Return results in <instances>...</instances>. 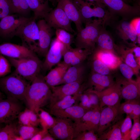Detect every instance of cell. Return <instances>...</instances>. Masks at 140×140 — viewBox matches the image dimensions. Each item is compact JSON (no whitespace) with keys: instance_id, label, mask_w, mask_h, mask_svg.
<instances>
[{"instance_id":"6da1fadb","label":"cell","mask_w":140,"mask_h":140,"mask_svg":"<svg viewBox=\"0 0 140 140\" xmlns=\"http://www.w3.org/2000/svg\"><path fill=\"white\" fill-rule=\"evenodd\" d=\"M29 84L25 97L28 108L37 114L39 109L49 103L52 92L44 77L40 75Z\"/></svg>"},{"instance_id":"7a4b0ae2","label":"cell","mask_w":140,"mask_h":140,"mask_svg":"<svg viewBox=\"0 0 140 140\" xmlns=\"http://www.w3.org/2000/svg\"><path fill=\"white\" fill-rule=\"evenodd\" d=\"M84 28L77 32L75 40L76 47L86 50L91 53L95 48L101 29L104 25L102 19L91 20L85 23Z\"/></svg>"},{"instance_id":"3957f363","label":"cell","mask_w":140,"mask_h":140,"mask_svg":"<svg viewBox=\"0 0 140 140\" xmlns=\"http://www.w3.org/2000/svg\"><path fill=\"white\" fill-rule=\"evenodd\" d=\"M29 84L25 79L15 73L0 78V90L7 98L24 100Z\"/></svg>"},{"instance_id":"277c9868","label":"cell","mask_w":140,"mask_h":140,"mask_svg":"<svg viewBox=\"0 0 140 140\" xmlns=\"http://www.w3.org/2000/svg\"><path fill=\"white\" fill-rule=\"evenodd\" d=\"M8 60L15 68V73L31 82L39 75L42 69L43 63L37 55L20 59L8 58Z\"/></svg>"},{"instance_id":"5b68a950","label":"cell","mask_w":140,"mask_h":140,"mask_svg":"<svg viewBox=\"0 0 140 140\" xmlns=\"http://www.w3.org/2000/svg\"><path fill=\"white\" fill-rule=\"evenodd\" d=\"M102 3L107 6L110 15L121 17L123 20H127L138 16L140 15L139 5H131L123 0H101Z\"/></svg>"},{"instance_id":"8992f818","label":"cell","mask_w":140,"mask_h":140,"mask_svg":"<svg viewBox=\"0 0 140 140\" xmlns=\"http://www.w3.org/2000/svg\"><path fill=\"white\" fill-rule=\"evenodd\" d=\"M73 0L80 13L83 22L85 23L93 17L101 19L104 24L110 20L112 16L104 8L95 5L92 8L91 6L92 4L83 0Z\"/></svg>"},{"instance_id":"52a82bcc","label":"cell","mask_w":140,"mask_h":140,"mask_svg":"<svg viewBox=\"0 0 140 140\" xmlns=\"http://www.w3.org/2000/svg\"><path fill=\"white\" fill-rule=\"evenodd\" d=\"M54 125L48 130L56 139L73 140L75 138V124L72 119L56 117Z\"/></svg>"},{"instance_id":"ba28073f","label":"cell","mask_w":140,"mask_h":140,"mask_svg":"<svg viewBox=\"0 0 140 140\" xmlns=\"http://www.w3.org/2000/svg\"><path fill=\"white\" fill-rule=\"evenodd\" d=\"M37 24L39 29V38L38 42L32 50L45 57L50 46L53 31L44 19L39 20Z\"/></svg>"},{"instance_id":"9c48e42d","label":"cell","mask_w":140,"mask_h":140,"mask_svg":"<svg viewBox=\"0 0 140 140\" xmlns=\"http://www.w3.org/2000/svg\"><path fill=\"white\" fill-rule=\"evenodd\" d=\"M15 36L20 37L24 43L31 49L36 45V41L39 38V29L33 17L20 26Z\"/></svg>"},{"instance_id":"30bf717a","label":"cell","mask_w":140,"mask_h":140,"mask_svg":"<svg viewBox=\"0 0 140 140\" xmlns=\"http://www.w3.org/2000/svg\"><path fill=\"white\" fill-rule=\"evenodd\" d=\"M50 11L44 19L51 28L61 29L71 33H75L69 19L59 4Z\"/></svg>"},{"instance_id":"8fae6325","label":"cell","mask_w":140,"mask_h":140,"mask_svg":"<svg viewBox=\"0 0 140 140\" xmlns=\"http://www.w3.org/2000/svg\"><path fill=\"white\" fill-rule=\"evenodd\" d=\"M19 101L10 98L0 100V124H7L17 118L23 109Z\"/></svg>"},{"instance_id":"7c38bea8","label":"cell","mask_w":140,"mask_h":140,"mask_svg":"<svg viewBox=\"0 0 140 140\" xmlns=\"http://www.w3.org/2000/svg\"><path fill=\"white\" fill-rule=\"evenodd\" d=\"M83 81H79L63 84L58 86L50 87L52 93L49 102V107L65 96L80 93L84 89Z\"/></svg>"},{"instance_id":"4fadbf2b","label":"cell","mask_w":140,"mask_h":140,"mask_svg":"<svg viewBox=\"0 0 140 140\" xmlns=\"http://www.w3.org/2000/svg\"><path fill=\"white\" fill-rule=\"evenodd\" d=\"M98 96L100 108L105 106H113L120 102L121 85L117 80L112 86L100 92L89 88Z\"/></svg>"},{"instance_id":"5bb4252c","label":"cell","mask_w":140,"mask_h":140,"mask_svg":"<svg viewBox=\"0 0 140 140\" xmlns=\"http://www.w3.org/2000/svg\"><path fill=\"white\" fill-rule=\"evenodd\" d=\"M66 50L64 45L56 37L52 40L49 50L43 63L42 69L45 71L51 69L58 64Z\"/></svg>"},{"instance_id":"9a60e30c","label":"cell","mask_w":140,"mask_h":140,"mask_svg":"<svg viewBox=\"0 0 140 140\" xmlns=\"http://www.w3.org/2000/svg\"><path fill=\"white\" fill-rule=\"evenodd\" d=\"M31 18L22 16L17 18L12 15L1 19L0 20V37L8 38L15 36L20 26Z\"/></svg>"},{"instance_id":"2e32d148","label":"cell","mask_w":140,"mask_h":140,"mask_svg":"<svg viewBox=\"0 0 140 140\" xmlns=\"http://www.w3.org/2000/svg\"><path fill=\"white\" fill-rule=\"evenodd\" d=\"M0 54L14 59L31 57L36 55L34 52L25 45L10 43L0 45Z\"/></svg>"},{"instance_id":"e0dca14e","label":"cell","mask_w":140,"mask_h":140,"mask_svg":"<svg viewBox=\"0 0 140 140\" xmlns=\"http://www.w3.org/2000/svg\"><path fill=\"white\" fill-rule=\"evenodd\" d=\"M120 102L113 106H105L101 108L99 125L97 132L98 136L107 129L118 117Z\"/></svg>"},{"instance_id":"ac0fdd59","label":"cell","mask_w":140,"mask_h":140,"mask_svg":"<svg viewBox=\"0 0 140 140\" xmlns=\"http://www.w3.org/2000/svg\"><path fill=\"white\" fill-rule=\"evenodd\" d=\"M121 85V96L126 100L138 99L140 95V78L136 81L132 79L117 80Z\"/></svg>"},{"instance_id":"d6986e66","label":"cell","mask_w":140,"mask_h":140,"mask_svg":"<svg viewBox=\"0 0 140 140\" xmlns=\"http://www.w3.org/2000/svg\"><path fill=\"white\" fill-rule=\"evenodd\" d=\"M67 16L75 24L77 32L83 29V20L80 13L73 0H58Z\"/></svg>"},{"instance_id":"ffe728a7","label":"cell","mask_w":140,"mask_h":140,"mask_svg":"<svg viewBox=\"0 0 140 140\" xmlns=\"http://www.w3.org/2000/svg\"><path fill=\"white\" fill-rule=\"evenodd\" d=\"M70 66L63 62L58 64L57 66L44 77L47 84L49 87L60 85L65 73Z\"/></svg>"},{"instance_id":"44dd1931","label":"cell","mask_w":140,"mask_h":140,"mask_svg":"<svg viewBox=\"0 0 140 140\" xmlns=\"http://www.w3.org/2000/svg\"><path fill=\"white\" fill-rule=\"evenodd\" d=\"M86 70L85 66L80 64L70 66L65 73L60 85L79 81H83Z\"/></svg>"},{"instance_id":"7402d4cb","label":"cell","mask_w":140,"mask_h":140,"mask_svg":"<svg viewBox=\"0 0 140 140\" xmlns=\"http://www.w3.org/2000/svg\"><path fill=\"white\" fill-rule=\"evenodd\" d=\"M110 75H102L93 72L90 76L89 83L93 86L94 90L100 92L113 85L115 83Z\"/></svg>"},{"instance_id":"603a6c76","label":"cell","mask_w":140,"mask_h":140,"mask_svg":"<svg viewBox=\"0 0 140 140\" xmlns=\"http://www.w3.org/2000/svg\"><path fill=\"white\" fill-rule=\"evenodd\" d=\"M87 111L79 104H76L64 109L54 112L51 114L56 117L71 119L76 124Z\"/></svg>"},{"instance_id":"cb8c5ba5","label":"cell","mask_w":140,"mask_h":140,"mask_svg":"<svg viewBox=\"0 0 140 140\" xmlns=\"http://www.w3.org/2000/svg\"><path fill=\"white\" fill-rule=\"evenodd\" d=\"M31 10L34 13L33 19L44 18L52 9L47 0H26Z\"/></svg>"},{"instance_id":"d4e9b609","label":"cell","mask_w":140,"mask_h":140,"mask_svg":"<svg viewBox=\"0 0 140 140\" xmlns=\"http://www.w3.org/2000/svg\"><path fill=\"white\" fill-rule=\"evenodd\" d=\"M93 57L100 60L111 70L116 69L122 62L121 57L117 54L98 48L95 52Z\"/></svg>"},{"instance_id":"484cf974","label":"cell","mask_w":140,"mask_h":140,"mask_svg":"<svg viewBox=\"0 0 140 140\" xmlns=\"http://www.w3.org/2000/svg\"><path fill=\"white\" fill-rule=\"evenodd\" d=\"M119 115L110 126L99 136V140H123L121 127L123 120Z\"/></svg>"},{"instance_id":"4316f807","label":"cell","mask_w":140,"mask_h":140,"mask_svg":"<svg viewBox=\"0 0 140 140\" xmlns=\"http://www.w3.org/2000/svg\"><path fill=\"white\" fill-rule=\"evenodd\" d=\"M116 29L118 35L124 41L130 40L134 45L137 43V36L130 22L122 20L117 25Z\"/></svg>"},{"instance_id":"83f0119b","label":"cell","mask_w":140,"mask_h":140,"mask_svg":"<svg viewBox=\"0 0 140 140\" xmlns=\"http://www.w3.org/2000/svg\"><path fill=\"white\" fill-rule=\"evenodd\" d=\"M104 25L102 27L96 41L98 49L117 54L115 48V44L111 36L104 27Z\"/></svg>"},{"instance_id":"f1b7e54d","label":"cell","mask_w":140,"mask_h":140,"mask_svg":"<svg viewBox=\"0 0 140 140\" xmlns=\"http://www.w3.org/2000/svg\"><path fill=\"white\" fill-rule=\"evenodd\" d=\"M115 51L120 54L122 61L132 68L135 74L137 75L139 73L140 66L136 62L131 48H125L122 46H119L115 44Z\"/></svg>"},{"instance_id":"f546056e","label":"cell","mask_w":140,"mask_h":140,"mask_svg":"<svg viewBox=\"0 0 140 140\" xmlns=\"http://www.w3.org/2000/svg\"><path fill=\"white\" fill-rule=\"evenodd\" d=\"M79 106L88 111L100 107L99 99L94 93L89 89L83 93H80L79 98Z\"/></svg>"},{"instance_id":"4dcf8cb0","label":"cell","mask_w":140,"mask_h":140,"mask_svg":"<svg viewBox=\"0 0 140 140\" xmlns=\"http://www.w3.org/2000/svg\"><path fill=\"white\" fill-rule=\"evenodd\" d=\"M118 114L122 115L126 114L130 115L131 118L133 116L140 117V105L138 99L127 100L120 104L118 110Z\"/></svg>"},{"instance_id":"1f68e13d","label":"cell","mask_w":140,"mask_h":140,"mask_svg":"<svg viewBox=\"0 0 140 140\" xmlns=\"http://www.w3.org/2000/svg\"><path fill=\"white\" fill-rule=\"evenodd\" d=\"M17 118L20 124L37 127L40 124L38 114L28 108L21 111Z\"/></svg>"},{"instance_id":"d6a6232c","label":"cell","mask_w":140,"mask_h":140,"mask_svg":"<svg viewBox=\"0 0 140 140\" xmlns=\"http://www.w3.org/2000/svg\"><path fill=\"white\" fill-rule=\"evenodd\" d=\"M79 93L73 95L66 96L61 100L56 102L49 107L51 114L57 111L66 109L74 104L79 102Z\"/></svg>"},{"instance_id":"836d02e7","label":"cell","mask_w":140,"mask_h":140,"mask_svg":"<svg viewBox=\"0 0 140 140\" xmlns=\"http://www.w3.org/2000/svg\"><path fill=\"white\" fill-rule=\"evenodd\" d=\"M17 127L16 124L11 122L2 127L0 131V140H14L18 135Z\"/></svg>"},{"instance_id":"e575fe53","label":"cell","mask_w":140,"mask_h":140,"mask_svg":"<svg viewBox=\"0 0 140 140\" xmlns=\"http://www.w3.org/2000/svg\"><path fill=\"white\" fill-rule=\"evenodd\" d=\"M40 130L36 127L20 124L17 127V134L23 140H30Z\"/></svg>"},{"instance_id":"d590c367","label":"cell","mask_w":140,"mask_h":140,"mask_svg":"<svg viewBox=\"0 0 140 140\" xmlns=\"http://www.w3.org/2000/svg\"><path fill=\"white\" fill-rule=\"evenodd\" d=\"M95 108L87 111L81 118L79 122L75 124V138L79 133L86 131Z\"/></svg>"},{"instance_id":"8d00e7d4","label":"cell","mask_w":140,"mask_h":140,"mask_svg":"<svg viewBox=\"0 0 140 140\" xmlns=\"http://www.w3.org/2000/svg\"><path fill=\"white\" fill-rule=\"evenodd\" d=\"M56 38L64 46L66 51L72 48L71 45L73 40V36L69 32L61 29H56Z\"/></svg>"},{"instance_id":"74e56055","label":"cell","mask_w":140,"mask_h":140,"mask_svg":"<svg viewBox=\"0 0 140 140\" xmlns=\"http://www.w3.org/2000/svg\"><path fill=\"white\" fill-rule=\"evenodd\" d=\"M38 115L39 123L43 129L48 130L55 123V118L53 117L49 113L41 108L39 109Z\"/></svg>"},{"instance_id":"f35d334b","label":"cell","mask_w":140,"mask_h":140,"mask_svg":"<svg viewBox=\"0 0 140 140\" xmlns=\"http://www.w3.org/2000/svg\"><path fill=\"white\" fill-rule=\"evenodd\" d=\"M93 60L92 66L93 72L102 75H110L112 70L99 59L93 57Z\"/></svg>"},{"instance_id":"ab89813d","label":"cell","mask_w":140,"mask_h":140,"mask_svg":"<svg viewBox=\"0 0 140 140\" xmlns=\"http://www.w3.org/2000/svg\"><path fill=\"white\" fill-rule=\"evenodd\" d=\"M131 118L130 115L127 114L122 123L121 131L123 140H130V131L132 126Z\"/></svg>"},{"instance_id":"60d3db41","label":"cell","mask_w":140,"mask_h":140,"mask_svg":"<svg viewBox=\"0 0 140 140\" xmlns=\"http://www.w3.org/2000/svg\"><path fill=\"white\" fill-rule=\"evenodd\" d=\"M15 13L11 0H0V19Z\"/></svg>"},{"instance_id":"b9f144b4","label":"cell","mask_w":140,"mask_h":140,"mask_svg":"<svg viewBox=\"0 0 140 140\" xmlns=\"http://www.w3.org/2000/svg\"><path fill=\"white\" fill-rule=\"evenodd\" d=\"M84 49L76 47L67 50L64 53L63 56L64 61L65 64L70 66L71 62L75 58L83 51Z\"/></svg>"},{"instance_id":"7bdbcfd3","label":"cell","mask_w":140,"mask_h":140,"mask_svg":"<svg viewBox=\"0 0 140 140\" xmlns=\"http://www.w3.org/2000/svg\"><path fill=\"white\" fill-rule=\"evenodd\" d=\"M100 113L101 108L100 107L95 108L86 131L92 130L95 132H97L99 125Z\"/></svg>"},{"instance_id":"ee69618b","label":"cell","mask_w":140,"mask_h":140,"mask_svg":"<svg viewBox=\"0 0 140 140\" xmlns=\"http://www.w3.org/2000/svg\"><path fill=\"white\" fill-rule=\"evenodd\" d=\"M11 64L4 56L0 54V78L5 76L11 72Z\"/></svg>"},{"instance_id":"f6af8a7d","label":"cell","mask_w":140,"mask_h":140,"mask_svg":"<svg viewBox=\"0 0 140 140\" xmlns=\"http://www.w3.org/2000/svg\"><path fill=\"white\" fill-rule=\"evenodd\" d=\"M134 124L130 133V140H136L140 135V122L139 117L133 116L132 117Z\"/></svg>"},{"instance_id":"bcb514c9","label":"cell","mask_w":140,"mask_h":140,"mask_svg":"<svg viewBox=\"0 0 140 140\" xmlns=\"http://www.w3.org/2000/svg\"><path fill=\"white\" fill-rule=\"evenodd\" d=\"M92 130L82 132L77 135L73 140H98L99 137L97 134Z\"/></svg>"},{"instance_id":"7dc6e473","label":"cell","mask_w":140,"mask_h":140,"mask_svg":"<svg viewBox=\"0 0 140 140\" xmlns=\"http://www.w3.org/2000/svg\"><path fill=\"white\" fill-rule=\"evenodd\" d=\"M119 67L121 73L125 79L128 80L132 79L133 76L135 74L132 68L122 62L120 64Z\"/></svg>"},{"instance_id":"c3c4849f","label":"cell","mask_w":140,"mask_h":140,"mask_svg":"<svg viewBox=\"0 0 140 140\" xmlns=\"http://www.w3.org/2000/svg\"><path fill=\"white\" fill-rule=\"evenodd\" d=\"M133 29L135 32L137 37H140V18L137 17L133 18L130 22Z\"/></svg>"},{"instance_id":"681fc988","label":"cell","mask_w":140,"mask_h":140,"mask_svg":"<svg viewBox=\"0 0 140 140\" xmlns=\"http://www.w3.org/2000/svg\"><path fill=\"white\" fill-rule=\"evenodd\" d=\"M20 11V14L25 15L31 10L26 0H18Z\"/></svg>"},{"instance_id":"f907efd6","label":"cell","mask_w":140,"mask_h":140,"mask_svg":"<svg viewBox=\"0 0 140 140\" xmlns=\"http://www.w3.org/2000/svg\"><path fill=\"white\" fill-rule=\"evenodd\" d=\"M48 132V130L43 129L36 133L30 140H42L45 135Z\"/></svg>"},{"instance_id":"816d5d0a","label":"cell","mask_w":140,"mask_h":140,"mask_svg":"<svg viewBox=\"0 0 140 140\" xmlns=\"http://www.w3.org/2000/svg\"><path fill=\"white\" fill-rule=\"evenodd\" d=\"M133 53L135 60L140 66V47L138 46L135 45L134 46L131 48Z\"/></svg>"},{"instance_id":"f5cc1de1","label":"cell","mask_w":140,"mask_h":140,"mask_svg":"<svg viewBox=\"0 0 140 140\" xmlns=\"http://www.w3.org/2000/svg\"><path fill=\"white\" fill-rule=\"evenodd\" d=\"M15 13L20 14V11L18 0H11Z\"/></svg>"},{"instance_id":"db71d44e","label":"cell","mask_w":140,"mask_h":140,"mask_svg":"<svg viewBox=\"0 0 140 140\" xmlns=\"http://www.w3.org/2000/svg\"><path fill=\"white\" fill-rule=\"evenodd\" d=\"M88 3L104 8L105 6L102 3L101 0H83Z\"/></svg>"},{"instance_id":"11a10c76","label":"cell","mask_w":140,"mask_h":140,"mask_svg":"<svg viewBox=\"0 0 140 140\" xmlns=\"http://www.w3.org/2000/svg\"><path fill=\"white\" fill-rule=\"evenodd\" d=\"M56 139L48 132L44 136L42 140H55Z\"/></svg>"},{"instance_id":"9f6ffc18","label":"cell","mask_w":140,"mask_h":140,"mask_svg":"<svg viewBox=\"0 0 140 140\" xmlns=\"http://www.w3.org/2000/svg\"><path fill=\"white\" fill-rule=\"evenodd\" d=\"M51 3L54 6H55L57 3H58V0H47Z\"/></svg>"},{"instance_id":"6f0895ef","label":"cell","mask_w":140,"mask_h":140,"mask_svg":"<svg viewBox=\"0 0 140 140\" xmlns=\"http://www.w3.org/2000/svg\"><path fill=\"white\" fill-rule=\"evenodd\" d=\"M4 97L3 93L0 90V100L4 99Z\"/></svg>"},{"instance_id":"680465c9","label":"cell","mask_w":140,"mask_h":140,"mask_svg":"<svg viewBox=\"0 0 140 140\" xmlns=\"http://www.w3.org/2000/svg\"><path fill=\"white\" fill-rule=\"evenodd\" d=\"M125 3L128 4V3H129L131 1V0H123Z\"/></svg>"},{"instance_id":"91938a15","label":"cell","mask_w":140,"mask_h":140,"mask_svg":"<svg viewBox=\"0 0 140 140\" xmlns=\"http://www.w3.org/2000/svg\"><path fill=\"white\" fill-rule=\"evenodd\" d=\"M2 127V124H0V131L1 130V128Z\"/></svg>"}]
</instances>
